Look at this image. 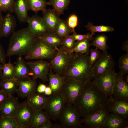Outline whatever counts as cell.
Here are the masks:
<instances>
[{
  "instance_id": "cell-1",
  "label": "cell",
  "mask_w": 128,
  "mask_h": 128,
  "mask_svg": "<svg viewBox=\"0 0 128 128\" xmlns=\"http://www.w3.org/2000/svg\"><path fill=\"white\" fill-rule=\"evenodd\" d=\"M108 96L90 81L84 84L82 92L73 105L83 118L105 108Z\"/></svg>"
},
{
  "instance_id": "cell-2",
  "label": "cell",
  "mask_w": 128,
  "mask_h": 128,
  "mask_svg": "<svg viewBox=\"0 0 128 128\" xmlns=\"http://www.w3.org/2000/svg\"><path fill=\"white\" fill-rule=\"evenodd\" d=\"M89 55L79 53H71L68 65L63 75L66 79L71 78L84 83L94 78L88 60Z\"/></svg>"
},
{
  "instance_id": "cell-3",
  "label": "cell",
  "mask_w": 128,
  "mask_h": 128,
  "mask_svg": "<svg viewBox=\"0 0 128 128\" xmlns=\"http://www.w3.org/2000/svg\"><path fill=\"white\" fill-rule=\"evenodd\" d=\"M37 40L28 27L14 31L10 39L6 56L26 55L32 49Z\"/></svg>"
},
{
  "instance_id": "cell-4",
  "label": "cell",
  "mask_w": 128,
  "mask_h": 128,
  "mask_svg": "<svg viewBox=\"0 0 128 128\" xmlns=\"http://www.w3.org/2000/svg\"><path fill=\"white\" fill-rule=\"evenodd\" d=\"M57 51L42 39L38 38L30 51L25 56L27 60L53 59Z\"/></svg>"
},
{
  "instance_id": "cell-5",
  "label": "cell",
  "mask_w": 128,
  "mask_h": 128,
  "mask_svg": "<svg viewBox=\"0 0 128 128\" xmlns=\"http://www.w3.org/2000/svg\"><path fill=\"white\" fill-rule=\"evenodd\" d=\"M66 103L60 92L53 93L48 97L43 110L50 119H58Z\"/></svg>"
},
{
  "instance_id": "cell-6",
  "label": "cell",
  "mask_w": 128,
  "mask_h": 128,
  "mask_svg": "<svg viewBox=\"0 0 128 128\" xmlns=\"http://www.w3.org/2000/svg\"><path fill=\"white\" fill-rule=\"evenodd\" d=\"M84 83L76 79H66L60 93L66 104L73 105L74 102L82 92Z\"/></svg>"
},
{
  "instance_id": "cell-7",
  "label": "cell",
  "mask_w": 128,
  "mask_h": 128,
  "mask_svg": "<svg viewBox=\"0 0 128 128\" xmlns=\"http://www.w3.org/2000/svg\"><path fill=\"white\" fill-rule=\"evenodd\" d=\"M58 119L64 128H83L81 117L78 115L73 105L66 104Z\"/></svg>"
},
{
  "instance_id": "cell-8",
  "label": "cell",
  "mask_w": 128,
  "mask_h": 128,
  "mask_svg": "<svg viewBox=\"0 0 128 128\" xmlns=\"http://www.w3.org/2000/svg\"><path fill=\"white\" fill-rule=\"evenodd\" d=\"M26 63L30 70L32 79L38 78L43 82L48 81V75L51 68L50 62L39 59Z\"/></svg>"
},
{
  "instance_id": "cell-9",
  "label": "cell",
  "mask_w": 128,
  "mask_h": 128,
  "mask_svg": "<svg viewBox=\"0 0 128 128\" xmlns=\"http://www.w3.org/2000/svg\"><path fill=\"white\" fill-rule=\"evenodd\" d=\"M71 53L61 46L59 47L55 56L53 59L49 60L51 68L54 73L63 76Z\"/></svg>"
},
{
  "instance_id": "cell-10",
  "label": "cell",
  "mask_w": 128,
  "mask_h": 128,
  "mask_svg": "<svg viewBox=\"0 0 128 128\" xmlns=\"http://www.w3.org/2000/svg\"><path fill=\"white\" fill-rule=\"evenodd\" d=\"M105 108L109 112L117 114L125 120L128 117V100L108 96Z\"/></svg>"
},
{
  "instance_id": "cell-11",
  "label": "cell",
  "mask_w": 128,
  "mask_h": 128,
  "mask_svg": "<svg viewBox=\"0 0 128 128\" xmlns=\"http://www.w3.org/2000/svg\"><path fill=\"white\" fill-rule=\"evenodd\" d=\"M109 112L105 108L81 119L84 127L89 128H104Z\"/></svg>"
},
{
  "instance_id": "cell-12",
  "label": "cell",
  "mask_w": 128,
  "mask_h": 128,
  "mask_svg": "<svg viewBox=\"0 0 128 128\" xmlns=\"http://www.w3.org/2000/svg\"><path fill=\"white\" fill-rule=\"evenodd\" d=\"M115 64L111 55L103 53L91 68L94 78L113 69Z\"/></svg>"
},
{
  "instance_id": "cell-13",
  "label": "cell",
  "mask_w": 128,
  "mask_h": 128,
  "mask_svg": "<svg viewBox=\"0 0 128 128\" xmlns=\"http://www.w3.org/2000/svg\"><path fill=\"white\" fill-rule=\"evenodd\" d=\"M116 73L112 69L97 77L94 78L93 83L108 96L112 95Z\"/></svg>"
},
{
  "instance_id": "cell-14",
  "label": "cell",
  "mask_w": 128,
  "mask_h": 128,
  "mask_svg": "<svg viewBox=\"0 0 128 128\" xmlns=\"http://www.w3.org/2000/svg\"><path fill=\"white\" fill-rule=\"evenodd\" d=\"M34 110L29 105L27 100L20 103L14 118L18 125H21L30 128Z\"/></svg>"
},
{
  "instance_id": "cell-15",
  "label": "cell",
  "mask_w": 128,
  "mask_h": 128,
  "mask_svg": "<svg viewBox=\"0 0 128 128\" xmlns=\"http://www.w3.org/2000/svg\"><path fill=\"white\" fill-rule=\"evenodd\" d=\"M20 103L18 98L13 96L8 97L0 103V117H14Z\"/></svg>"
},
{
  "instance_id": "cell-16",
  "label": "cell",
  "mask_w": 128,
  "mask_h": 128,
  "mask_svg": "<svg viewBox=\"0 0 128 128\" xmlns=\"http://www.w3.org/2000/svg\"><path fill=\"white\" fill-rule=\"evenodd\" d=\"M37 87L36 79L32 78L18 80L16 93L20 98H27L36 92Z\"/></svg>"
},
{
  "instance_id": "cell-17",
  "label": "cell",
  "mask_w": 128,
  "mask_h": 128,
  "mask_svg": "<svg viewBox=\"0 0 128 128\" xmlns=\"http://www.w3.org/2000/svg\"><path fill=\"white\" fill-rule=\"evenodd\" d=\"M27 22L29 29L37 38L42 37L48 32L42 17L36 15L29 17Z\"/></svg>"
},
{
  "instance_id": "cell-18",
  "label": "cell",
  "mask_w": 128,
  "mask_h": 128,
  "mask_svg": "<svg viewBox=\"0 0 128 128\" xmlns=\"http://www.w3.org/2000/svg\"><path fill=\"white\" fill-rule=\"evenodd\" d=\"M128 83L124 80L123 75L116 73L112 96L114 97L128 100Z\"/></svg>"
},
{
  "instance_id": "cell-19",
  "label": "cell",
  "mask_w": 128,
  "mask_h": 128,
  "mask_svg": "<svg viewBox=\"0 0 128 128\" xmlns=\"http://www.w3.org/2000/svg\"><path fill=\"white\" fill-rule=\"evenodd\" d=\"M42 18L48 32H55L60 18L59 15L53 9H48L43 11Z\"/></svg>"
},
{
  "instance_id": "cell-20",
  "label": "cell",
  "mask_w": 128,
  "mask_h": 128,
  "mask_svg": "<svg viewBox=\"0 0 128 128\" xmlns=\"http://www.w3.org/2000/svg\"><path fill=\"white\" fill-rule=\"evenodd\" d=\"M15 77L18 80L31 78L30 70L21 56H18L14 66Z\"/></svg>"
},
{
  "instance_id": "cell-21",
  "label": "cell",
  "mask_w": 128,
  "mask_h": 128,
  "mask_svg": "<svg viewBox=\"0 0 128 128\" xmlns=\"http://www.w3.org/2000/svg\"><path fill=\"white\" fill-rule=\"evenodd\" d=\"M65 80L64 77L54 73L50 68L48 75V81L49 86L52 89L53 93L60 92Z\"/></svg>"
},
{
  "instance_id": "cell-22",
  "label": "cell",
  "mask_w": 128,
  "mask_h": 128,
  "mask_svg": "<svg viewBox=\"0 0 128 128\" xmlns=\"http://www.w3.org/2000/svg\"><path fill=\"white\" fill-rule=\"evenodd\" d=\"M48 97L37 91L27 98V102L34 110H43Z\"/></svg>"
},
{
  "instance_id": "cell-23",
  "label": "cell",
  "mask_w": 128,
  "mask_h": 128,
  "mask_svg": "<svg viewBox=\"0 0 128 128\" xmlns=\"http://www.w3.org/2000/svg\"><path fill=\"white\" fill-rule=\"evenodd\" d=\"M16 22L14 16L8 12L3 17L2 27L3 37H7L14 31Z\"/></svg>"
},
{
  "instance_id": "cell-24",
  "label": "cell",
  "mask_w": 128,
  "mask_h": 128,
  "mask_svg": "<svg viewBox=\"0 0 128 128\" xmlns=\"http://www.w3.org/2000/svg\"><path fill=\"white\" fill-rule=\"evenodd\" d=\"M29 10L26 0H15L14 12L20 22H27L29 17L28 14Z\"/></svg>"
},
{
  "instance_id": "cell-25",
  "label": "cell",
  "mask_w": 128,
  "mask_h": 128,
  "mask_svg": "<svg viewBox=\"0 0 128 128\" xmlns=\"http://www.w3.org/2000/svg\"><path fill=\"white\" fill-rule=\"evenodd\" d=\"M128 122L119 116L110 113L104 128H128Z\"/></svg>"
},
{
  "instance_id": "cell-26",
  "label": "cell",
  "mask_w": 128,
  "mask_h": 128,
  "mask_svg": "<svg viewBox=\"0 0 128 128\" xmlns=\"http://www.w3.org/2000/svg\"><path fill=\"white\" fill-rule=\"evenodd\" d=\"M18 81V80L15 78L1 80L0 81V89L8 97L13 96L17 90Z\"/></svg>"
},
{
  "instance_id": "cell-27",
  "label": "cell",
  "mask_w": 128,
  "mask_h": 128,
  "mask_svg": "<svg viewBox=\"0 0 128 128\" xmlns=\"http://www.w3.org/2000/svg\"><path fill=\"white\" fill-rule=\"evenodd\" d=\"M49 120L48 117L43 110H34L30 128H39Z\"/></svg>"
},
{
  "instance_id": "cell-28",
  "label": "cell",
  "mask_w": 128,
  "mask_h": 128,
  "mask_svg": "<svg viewBox=\"0 0 128 128\" xmlns=\"http://www.w3.org/2000/svg\"><path fill=\"white\" fill-rule=\"evenodd\" d=\"M39 38L43 39L57 51L61 46L63 38L55 32H48L43 36Z\"/></svg>"
},
{
  "instance_id": "cell-29",
  "label": "cell",
  "mask_w": 128,
  "mask_h": 128,
  "mask_svg": "<svg viewBox=\"0 0 128 128\" xmlns=\"http://www.w3.org/2000/svg\"><path fill=\"white\" fill-rule=\"evenodd\" d=\"M49 5L52 6L53 9L59 15L64 14L70 3V0H49Z\"/></svg>"
},
{
  "instance_id": "cell-30",
  "label": "cell",
  "mask_w": 128,
  "mask_h": 128,
  "mask_svg": "<svg viewBox=\"0 0 128 128\" xmlns=\"http://www.w3.org/2000/svg\"><path fill=\"white\" fill-rule=\"evenodd\" d=\"M29 10L36 13L38 11H44L46 9V6L49 5L48 2L46 0H26Z\"/></svg>"
},
{
  "instance_id": "cell-31",
  "label": "cell",
  "mask_w": 128,
  "mask_h": 128,
  "mask_svg": "<svg viewBox=\"0 0 128 128\" xmlns=\"http://www.w3.org/2000/svg\"><path fill=\"white\" fill-rule=\"evenodd\" d=\"M90 41L89 38H87L82 41H77L74 47L70 52L79 53L89 55L91 45Z\"/></svg>"
},
{
  "instance_id": "cell-32",
  "label": "cell",
  "mask_w": 128,
  "mask_h": 128,
  "mask_svg": "<svg viewBox=\"0 0 128 128\" xmlns=\"http://www.w3.org/2000/svg\"><path fill=\"white\" fill-rule=\"evenodd\" d=\"M107 39V37L105 35H99L95 38L90 45L95 46L97 49L101 50L103 53H106L108 49Z\"/></svg>"
},
{
  "instance_id": "cell-33",
  "label": "cell",
  "mask_w": 128,
  "mask_h": 128,
  "mask_svg": "<svg viewBox=\"0 0 128 128\" xmlns=\"http://www.w3.org/2000/svg\"><path fill=\"white\" fill-rule=\"evenodd\" d=\"M55 32L63 38L69 35L73 32L68 26L66 22L60 19L57 26Z\"/></svg>"
},
{
  "instance_id": "cell-34",
  "label": "cell",
  "mask_w": 128,
  "mask_h": 128,
  "mask_svg": "<svg viewBox=\"0 0 128 128\" xmlns=\"http://www.w3.org/2000/svg\"><path fill=\"white\" fill-rule=\"evenodd\" d=\"M2 72L0 78L1 80L12 78L15 77L14 66L10 59L7 63L3 64Z\"/></svg>"
},
{
  "instance_id": "cell-35",
  "label": "cell",
  "mask_w": 128,
  "mask_h": 128,
  "mask_svg": "<svg viewBox=\"0 0 128 128\" xmlns=\"http://www.w3.org/2000/svg\"><path fill=\"white\" fill-rule=\"evenodd\" d=\"M86 27L87 28V30H89L91 32V34L94 35L95 33L97 32H112L114 30L112 27L106 26L103 25L98 26L94 25L93 23L89 22Z\"/></svg>"
},
{
  "instance_id": "cell-36",
  "label": "cell",
  "mask_w": 128,
  "mask_h": 128,
  "mask_svg": "<svg viewBox=\"0 0 128 128\" xmlns=\"http://www.w3.org/2000/svg\"><path fill=\"white\" fill-rule=\"evenodd\" d=\"M17 125L14 117H0V128H17Z\"/></svg>"
},
{
  "instance_id": "cell-37",
  "label": "cell",
  "mask_w": 128,
  "mask_h": 128,
  "mask_svg": "<svg viewBox=\"0 0 128 128\" xmlns=\"http://www.w3.org/2000/svg\"><path fill=\"white\" fill-rule=\"evenodd\" d=\"M15 0H0V12H14Z\"/></svg>"
},
{
  "instance_id": "cell-38",
  "label": "cell",
  "mask_w": 128,
  "mask_h": 128,
  "mask_svg": "<svg viewBox=\"0 0 128 128\" xmlns=\"http://www.w3.org/2000/svg\"><path fill=\"white\" fill-rule=\"evenodd\" d=\"M76 44L72 35H69L63 38L61 46L66 50L70 51L74 48Z\"/></svg>"
},
{
  "instance_id": "cell-39",
  "label": "cell",
  "mask_w": 128,
  "mask_h": 128,
  "mask_svg": "<svg viewBox=\"0 0 128 128\" xmlns=\"http://www.w3.org/2000/svg\"><path fill=\"white\" fill-rule=\"evenodd\" d=\"M119 72L123 75L128 73V53L122 55L119 58Z\"/></svg>"
},
{
  "instance_id": "cell-40",
  "label": "cell",
  "mask_w": 128,
  "mask_h": 128,
  "mask_svg": "<svg viewBox=\"0 0 128 128\" xmlns=\"http://www.w3.org/2000/svg\"><path fill=\"white\" fill-rule=\"evenodd\" d=\"M90 55H89L88 60L89 65L91 67L94 63L99 58L101 54L98 49H91L90 50Z\"/></svg>"
},
{
  "instance_id": "cell-41",
  "label": "cell",
  "mask_w": 128,
  "mask_h": 128,
  "mask_svg": "<svg viewBox=\"0 0 128 128\" xmlns=\"http://www.w3.org/2000/svg\"><path fill=\"white\" fill-rule=\"evenodd\" d=\"M66 23L69 27L73 31H75V28L78 25V19L77 16L74 14H73L69 17Z\"/></svg>"
},
{
  "instance_id": "cell-42",
  "label": "cell",
  "mask_w": 128,
  "mask_h": 128,
  "mask_svg": "<svg viewBox=\"0 0 128 128\" xmlns=\"http://www.w3.org/2000/svg\"><path fill=\"white\" fill-rule=\"evenodd\" d=\"M73 32L72 35L75 41H81L87 38H89L90 41H92L94 39L93 35L89 33L81 35L77 34L75 31Z\"/></svg>"
},
{
  "instance_id": "cell-43",
  "label": "cell",
  "mask_w": 128,
  "mask_h": 128,
  "mask_svg": "<svg viewBox=\"0 0 128 128\" xmlns=\"http://www.w3.org/2000/svg\"><path fill=\"white\" fill-rule=\"evenodd\" d=\"M6 56V53H5L3 47L0 43V63L3 64L5 63Z\"/></svg>"
},
{
  "instance_id": "cell-44",
  "label": "cell",
  "mask_w": 128,
  "mask_h": 128,
  "mask_svg": "<svg viewBox=\"0 0 128 128\" xmlns=\"http://www.w3.org/2000/svg\"><path fill=\"white\" fill-rule=\"evenodd\" d=\"M46 86H47L44 84H40L37 86L36 91L40 93L43 94Z\"/></svg>"
},
{
  "instance_id": "cell-45",
  "label": "cell",
  "mask_w": 128,
  "mask_h": 128,
  "mask_svg": "<svg viewBox=\"0 0 128 128\" xmlns=\"http://www.w3.org/2000/svg\"><path fill=\"white\" fill-rule=\"evenodd\" d=\"M53 124L50 120L41 126L39 128H52Z\"/></svg>"
},
{
  "instance_id": "cell-46",
  "label": "cell",
  "mask_w": 128,
  "mask_h": 128,
  "mask_svg": "<svg viewBox=\"0 0 128 128\" xmlns=\"http://www.w3.org/2000/svg\"><path fill=\"white\" fill-rule=\"evenodd\" d=\"M52 94L53 91L52 89L49 86H47L43 94L46 96H50Z\"/></svg>"
},
{
  "instance_id": "cell-47",
  "label": "cell",
  "mask_w": 128,
  "mask_h": 128,
  "mask_svg": "<svg viewBox=\"0 0 128 128\" xmlns=\"http://www.w3.org/2000/svg\"><path fill=\"white\" fill-rule=\"evenodd\" d=\"M8 96L0 89V103L6 99Z\"/></svg>"
},
{
  "instance_id": "cell-48",
  "label": "cell",
  "mask_w": 128,
  "mask_h": 128,
  "mask_svg": "<svg viewBox=\"0 0 128 128\" xmlns=\"http://www.w3.org/2000/svg\"><path fill=\"white\" fill-rule=\"evenodd\" d=\"M3 17L2 13L0 12V40L3 37L2 31V24Z\"/></svg>"
},
{
  "instance_id": "cell-49",
  "label": "cell",
  "mask_w": 128,
  "mask_h": 128,
  "mask_svg": "<svg viewBox=\"0 0 128 128\" xmlns=\"http://www.w3.org/2000/svg\"><path fill=\"white\" fill-rule=\"evenodd\" d=\"M52 128H64V126L61 123H56L53 125Z\"/></svg>"
},
{
  "instance_id": "cell-50",
  "label": "cell",
  "mask_w": 128,
  "mask_h": 128,
  "mask_svg": "<svg viewBox=\"0 0 128 128\" xmlns=\"http://www.w3.org/2000/svg\"><path fill=\"white\" fill-rule=\"evenodd\" d=\"M122 49L125 51L126 53H128V45L127 43L125 44L122 47Z\"/></svg>"
},
{
  "instance_id": "cell-51",
  "label": "cell",
  "mask_w": 128,
  "mask_h": 128,
  "mask_svg": "<svg viewBox=\"0 0 128 128\" xmlns=\"http://www.w3.org/2000/svg\"><path fill=\"white\" fill-rule=\"evenodd\" d=\"M123 77L124 80L128 83V74L123 75Z\"/></svg>"
},
{
  "instance_id": "cell-52",
  "label": "cell",
  "mask_w": 128,
  "mask_h": 128,
  "mask_svg": "<svg viewBox=\"0 0 128 128\" xmlns=\"http://www.w3.org/2000/svg\"><path fill=\"white\" fill-rule=\"evenodd\" d=\"M3 65L2 64L0 63V76L1 75L3 70Z\"/></svg>"
}]
</instances>
